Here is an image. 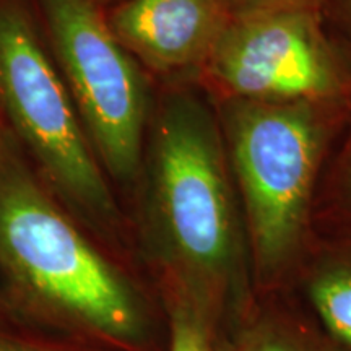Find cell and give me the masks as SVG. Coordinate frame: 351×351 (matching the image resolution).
Returning a JSON list of instances; mask_svg holds the SVG:
<instances>
[{
    "label": "cell",
    "instance_id": "cell-1",
    "mask_svg": "<svg viewBox=\"0 0 351 351\" xmlns=\"http://www.w3.org/2000/svg\"><path fill=\"white\" fill-rule=\"evenodd\" d=\"M221 142L195 99L166 103L152 145V207L179 293L207 309L238 288L239 234Z\"/></svg>",
    "mask_w": 351,
    "mask_h": 351
},
{
    "label": "cell",
    "instance_id": "cell-2",
    "mask_svg": "<svg viewBox=\"0 0 351 351\" xmlns=\"http://www.w3.org/2000/svg\"><path fill=\"white\" fill-rule=\"evenodd\" d=\"M0 261L28 295L67 317L112 339L137 335L129 285L8 148L0 150Z\"/></svg>",
    "mask_w": 351,
    "mask_h": 351
},
{
    "label": "cell",
    "instance_id": "cell-3",
    "mask_svg": "<svg viewBox=\"0 0 351 351\" xmlns=\"http://www.w3.org/2000/svg\"><path fill=\"white\" fill-rule=\"evenodd\" d=\"M314 103L239 99L228 119L232 166L258 275H278L300 247L322 124Z\"/></svg>",
    "mask_w": 351,
    "mask_h": 351
},
{
    "label": "cell",
    "instance_id": "cell-4",
    "mask_svg": "<svg viewBox=\"0 0 351 351\" xmlns=\"http://www.w3.org/2000/svg\"><path fill=\"white\" fill-rule=\"evenodd\" d=\"M0 106L38 166L41 181L85 212L112 208L101 163L64 78L32 19L0 3Z\"/></svg>",
    "mask_w": 351,
    "mask_h": 351
},
{
    "label": "cell",
    "instance_id": "cell-5",
    "mask_svg": "<svg viewBox=\"0 0 351 351\" xmlns=\"http://www.w3.org/2000/svg\"><path fill=\"white\" fill-rule=\"evenodd\" d=\"M56 65L99 163L117 179L137 174L147 114L132 56L93 0H39Z\"/></svg>",
    "mask_w": 351,
    "mask_h": 351
},
{
    "label": "cell",
    "instance_id": "cell-6",
    "mask_svg": "<svg viewBox=\"0 0 351 351\" xmlns=\"http://www.w3.org/2000/svg\"><path fill=\"white\" fill-rule=\"evenodd\" d=\"M207 64L218 85L239 99L315 103L343 88L313 7L232 15Z\"/></svg>",
    "mask_w": 351,
    "mask_h": 351
},
{
    "label": "cell",
    "instance_id": "cell-7",
    "mask_svg": "<svg viewBox=\"0 0 351 351\" xmlns=\"http://www.w3.org/2000/svg\"><path fill=\"white\" fill-rule=\"evenodd\" d=\"M231 19L226 0H124L106 20L130 56L178 72L207 62Z\"/></svg>",
    "mask_w": 351,
    "mask_h": 351
},
{
    "label": "cell",
    "instance_id": "cell-8",
    "mask_svg": "<svg viewBox=\"0 0 351 351\" xmlns=\"http://www.w3.org/2000/svg\"><path fill=\"white\" fill-rule=\"evenodd\" d=\"M307 295L328 340L351 351V256L322 263L309 278Z\"/></svg>",
    "mask_w": 351,
    "mask_h": 351
},
{
    "label": "cell",
    "instance_id": "cell-9",
    "mask_svg": "<svg viewBox=\"0 0 351 351\" xmlns=\"http://www.w3.org/2000/svg\"><path fill=\"white\" fill-rule=\"evenodd\" d=\"M223 351H340L330 340L276 315L247 319Z\"/></svg>",
    "mask_w": 351,
    "mask_h": 351
},
{
    "label": "cell",
    "instance_id": "cell-10",
    "mask_svg": "<svg viewBox=\"0 0 351 351\" xmlns=\"http://www.w3.org/2000/svg\"><path fill=\"white\" fill-rule=\"evenodd\" d=\"M207 309L187 296H179L171 317L169 351H215Z\"/></svg>",
    "mask_w": 351,
    "mask_h": 351
},
{
    "label": "cell",
    "instance_id": "cell-11",
    "mask_svg": "<svg viewBox=\"0 0 351 351\" xmlns=\"http://www.w3.org/2000/svg\"><path fill=\"white\" fill-rule=\"evenodd\" d=\"M315 0H226L232 15L271 10L285 7H314Z\"/></svg>",
    "mask_w": 351,
    "mask_h": 351
},
{
    "label": "cell",
    "instance_id": "cell-12",
    "mask_svg": "<svg viewBox=\"0 0 351 351\" xmlns=\"http://www.w3.org/2000/svg\"><path fill=\"white\" fill-rule=\"evenodd\" d=\"M0 351H28V350L16 348V346H10V345H2V343H0Z\"/></svg>",
    "mask_w": 351,
    "mask_h": 351
},
{
    "label": "cell",
    "instance_id": "cell-13",
    "mask_svg": "<svg viewBox=\"0 0 351 351\" xmlns=\"http://www.w3.org/2000/svg\"><path fill=\"white\" fill-rule=\"evenodd\" d=\"M0 150H2V148H0Z\"/></svg>",
    "mask_w": 351,
    "mask_h": 351
}]
</instances>
